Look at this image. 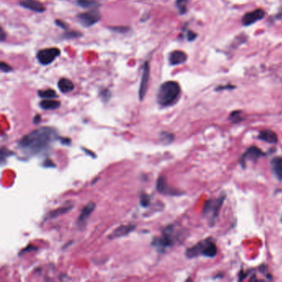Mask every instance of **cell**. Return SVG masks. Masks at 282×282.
Segmentation results:
<instances>
[{
    "mask_svg": "<svg viewBox=\"0 0 282 282\" xmlns=\"http://www.w3.org/2000/svg\"><path fill=\"white\" fill-rule=\"evenodd\" d=\"M157 190L161 194L164 195H178L180 193L177 192V190H174L172 188L168 186V184L166 183V181L164 177H159L157 181Z\"/></svg>",
    "mask_w": 282,
    "mask_h": 282,
    "instance_id": "4fadbf2b",
    "label": "cell"
},
{
    "mask_svg": "<svg viewBox=\"0 0 282 282\" xmlns=\"http://www.w3.org/2000/svg\"><path fill=\"white\" fill-rule=\"evenodd\" d=\"M230 120H232L233 122H239V121H241V112H233V114L230 115Z\"/></svg>",
    "mask_w": 282,
    "mask_h": 282,
    "instance_id": "f1b7e54d",
    "label": "cell"
},
{
    "mask_svg": "<svg viewBox=\"0 0 282 282\" xmlns=\"http://www.w3.org/2000/svg\"><path fill=\"white\" fill-rule=\"evenodd\" d=\"M271 171L279 181H282V158H275L271 161Z\"/></svg>",
    "mask_w": 282,
    "mask_h": 282,
    "instance_id": "ac0fdd59",
    "label": "cell"
},
{
    "mask_svg": "<svg viewBox=\"0 0 282 282\" xmlns=\"http://www.w3.org/2000/svg\"><path fill=\"white\" fill-rule=\"evenodd\" d=\"M150 80V64L148 61H145L142 65V73H141V83L139 86V96L140 101H143L145 95L147 94L148 84Z\"/></svg>",
    "mask_w": 282,
    "mask_h": 282,
    "instance_id": "52a82bcc",
    "label": "cell"
},
{
    "mask_svg": "<svg viewBox=\"0 0 282 282\" xmlns=\"http://www.w3.org/2000/svg\"><path fill=\"white\" fill-rule=\"evenodd\" d=\"M95 209V203H93V202H90V203H88L86 206L84 207V209H82L81 213L80 215L79 219H78V221H77V223L78 224H83L84 222H86V220L89 219L90 215L92 214V212L94 211V209Z\"/></svg>",
    "mask_w": 282,
    "mask_h": 282,
    "instance_id": "9a60e30c",
    "label": "cell"
},
{
    "mask_svg": "<svg viewBox=\"0 0 282 282\" xmlns=\"http://www.w3.org/2000/svg\"><path fill=\"white\" fill-rule=\"evenodd\" d=\"M2 33V34H1V41L3 42V41H5L6 39V33L4 30H3V28H2V33Z\"/></svg>",
    "mask_w": 282,
    "mask_h": 282,
    "instance_id": "1f68e13d",
    "label": "cell"
},
{
    "mask_svg": "<svg viewBox=\"0 0 282 282\" xmlns=\"http://www.w3.org/2000/svg\"><path fill=\"white\" fill-rule=\"evenodd\" d=\"M150 203H151V197L147 194H142L140 197V203L141 206H149Z\"/></svg>",
    "mask_w": 282,
    "mask_h": 282,
    "instance_id": "d4e9b609",
    "label": "cell"
},
{
    "mask_svg": "<svg viewBox=\"0 0 282 282\" xmlns=\"http://www.w3.org/2000/svg\"><path fill=\"white\" fill-rule=\"evenodd\" d=\"M38 95L39 97L43 99H47V100H51V99L57 98V92L54 90L52 89H48V90H39L38 91Z\"/></svg>",
    "mask_w": 282,
    "mask_h": 282,
    "instance_id": "44dd1931",
    "label": "cell"
},
{
    "mask_svg": "<svg viewBox=\"0 0 282 282\" xmlns=\"http://www.w3.org/2000/svg\"><path fill=\"white\" fill-rule=\"evenodd\" d=\"M265 14L266 13L263 9L258 8L256 10H253V11L249 12V13L245 14L242 18V24L245 25V26H249V25L253 24L256 22H258L261 19H263Z\"/></svg>",
    "mask_w": 282,
    "mask_h": 282,
    "instance_id": "9c48e42d",
    "label": "cell"
},
{
    "mask_svg": "<svg viewBox=\"0 0 282 282\" xmlns=\"http://www.w3.org/2000/svg\"><path fill=\"white\" fill-rule=\"evenodd\" d=\"M264 152L261 151L258 147H251L247 150V152L242 155L241 158V164L244 166L247 161H256L260 157L264 156Z\"/></svg>",
    "mask_w": 282,
    "mask_h": 282,
    "instance_id": "8fae6325",
    "label": "cell"
},
{
    "mask_svg": "<svg viewBox=\"0 0 282 282\" xmlns=\"http://www.w3.org/2000/svg\"><path fill=\"white\" fill-rule=\"evenodd\" d=\"M57 139V133L54 128L42 127L24 136L19 145L25 154L36 156L49 149Z\"/></svg>",
    "mask_w": 282,
    "mask_h": 282,
    "instance_id": "6da1fadb",
    "label": "cell"
},
{
    "mask_svg": "<svg viewBox=\"0 0 282 282\" xmlns=\"http://www.w3.org/2000/svg\"><path fill=\"white\" fill-rule=\"evenodd\" d=\"M169 63L171 65H181L187 60V55L182 51H174L169 55Z\"/></svg>",
    "mask_w": 282,
    "mask_h": 282,
    "instance_id": "7c38bea8",
    "label": "cell"
},
{
    "mask_svg": "<svg viewBox=\"0 0 282 282\" xmlns=\"http://www.w3.org/2000/svg\"><path fill=\"white\" fill-rule=\"evenodd\" d=\"M196 33H194L192 31H189L187 33V39L189 41H193L194 39H196Z\"/></svg>",
    "mask_w": 282,
    "mask_h": 282,
    "instance_id": "4dcf8cb0",
    "label": "cell"
},
{
    "mask_svg": "<svg viewBox=\"0 0 282 282\" xmlns=\"http://www.w3.org/2000/svg\"><path fill=\"white\" fill-rule=\"evenodd\" d=\"M136 226L132 225V224L120 226L109 235V239H118V238H121V237L126 236V235L129 234L131 232H133Z\"/></svg>",
    "mask_w": 282,
    "mask_h": 282,
    "instance_id": "5bb4252c",
    "label": "cell"
},
{
    "mask_svg": "<svg viewBox=\"0 0 282 282\" xmlns=\"http://www.w3.org/2000/svg\"><path fill=\"white\" fill-rule=\"evenodd\" d=\"M100 96H101V100L104 101V102H108L109 99L111 98V93L108 89H104L100 93Z\"/></svg>",
    "mask_w": 282,
    "mask_h": 282,
    "instance_id": "4316f807",
    "label": "cell"
},
{
    "mask_svg": "<svg viewBox=\"0 0 282 282\" xmlns=\"http://www.w3.org/2000/svg\"><path fill=\"white\" fill-rule=\"evenodd\" d=\"M81 37L82 33L79 31H66L65 33H63L61 38L64 40H73Z\"/></svg>",
    "mask_w": 282,
    "mask_h": 282,
    "instance_id": "7402d4cb",
    "label": "cell"
},
{
    "mask_svg": "<svg viewBox=\"0 0 282 282\" xmlns=\"http://www.w3.org/2000/svg\"><path fill=\"white\" fill-rule=\"evenodd\" d=\"M258 139L271 144H276L278 141L277 133L271 130L262 131L258 135Z\"/></svg>",
    "mask_w": 282,
    "mask_h": 282,
    "instance_id": "e0dca14e",
    "label": "cell"
},
{
    "mask_svg": "<svg viewBox=\"0 0 282 282\" xmlns=\"http://www.w3.org/2000/svg\"><path fill=\"white\" fill-rule=\"evenodd\" d=\"M71 208H72V205H71V206L61 207L60 209H57L54 211L51 212L48 216H49L50 219L58 217L59 215H63V214H65L66 212L70 211Z\"/></svg>",
    "mask_w": 282,
    "mask_h": 282,
    "instance_id": "603a6c76",
    "label": "cell"
},
{
    "mask_svg": "<svg viewBox=\"0 0 282 282\" xmlns=\"http://www.w3.org/2000/svg\"><path fill=\"white\" fill-rule=\"evenodd\" d=\"M173 227L170 226L163 231L162 235L159 238H155L152 242V246L158 248L159 252L165 251V249L171 247L174 244Z\"/></svg>",
    "mask_w": 282,
    "mask_h": 282,
    "instance_id": "277c9868",
    "label": "cell"
},
{
    "mask_svg": "<svg viewBox=\"0 0 282 282\" xmlns=\"http://www.w3.org/2000/svg\"><path fill=\"white\" fill-rule=\"evenodd\" d=\"M40 120H41V116L40 115H36L33 122H35V123H38V122H40Z\"/></svg>",
    "mask_w": 282,
    "mask_h": 282,
    "instance_id": "d6a6232c",
    "label": "cell"
},
{
    "mask_svg": "<svg viewBox=\"0 0 282 282\" xmlns=\"http://www.w3.org/2000/svg\"><path fill=\"white\" fill-rule=\"evenodd\" d=\"M60 103L59 101H52V100H44L40 103V107L45 110H54L60 107Z\"/></svg>",
    "mask_w": 282,
    "mask_h": 282,
    "instance_id": "d6986e66",
    "label": "cell"
},
{
    "mask_svg": "<svg viewBox=\"0 0 282 282\" xmlns=\"http://www.w3.org/2000/svg\"><path fill=\"white\" fill-rule=\"evenodd\" d=\"M109 29L114 31L115 33H127V32L130 30L128 27H109Z\"/></svg>",
    "mask_w": 282,
    "mask_h": 282,
    "instance_id": "83f0119b",
    "label": "cell"
},
{
    "mask_svg": "<svg viewBox=\"0 0 282 282\" xmlns=\"http://www.w3.org/2000/svg\"><path fill=\"white\" fill-rule=\"evenodd\" d=\"M181 93V89L177 81H168L161 85L157 95V101L161 107H168L177 102Z\"/></svg>",
    "mask_w": 282,
    "mask_h": 282,
    "instance_id": "7a4b0ae2",
    "label": "cell"
},
{
    "mask_svg": "<svg viewBox=\"0 0 282 282\" xmlns=\"http://www.w3.org/2000/svg\"><path fill=\"white\" fill-rule=\"evenodd\" d=\"M217 247L215 242L212 241L211 239H206L189 248L185 254L189 258H196L200 254L208 258H214L217 254Z\"/></svg>",
    "mask_w": 282,
    "mask_h": 282,
    "instance_id": "3957f363",
    "label": "cell"
},
{
    "mask_svg": "<svg viewBox=\"0 0 282 282\" xmlns=\"http://www.w3.org/2000/svg\"><path fill=\"white\" fill-rule=\"evenodd\" d=\"M0 69L1 71L3 73H10L14 71V69L11 65H8V63L4 62V61H1L0 63Z\"/></svg>",
    "mask_w": 282,
    "mask_h": 282,
    "instance_id": "484cf974",
    "label": "cell"
},
{
    "mask_svg": "<svg viewBox=\"0 0 282 282\" xmlns=\"http://www.w3.org/2000/svg\"><path fill=\"white\" fill-rule=\"evenodd\" d=\"M57 86H58V89L60 90V92L63 93V94L71 93L75 89V84H74L73 82L67 78H61V79L59 80V81L57 83Z\"/></svg>",
    "mask_w": 282,
    "mask_h": 282,
    "instance_id": "2e32d148",
    "label": "cell"
},
{
    "mask_svg": "<svg viewBox=\"0 0 282 282\" xmlns=\"http://www.w3.org/2000/svg\"><path fill=\"white\" fill-rule=\"evenodd\" d=\"M19 5L38 14H42L46 11V8L43 5V3H41L38 0H20Z\"/></svg>",
    "mask_w": 282,
    "mask_h": 282,
    "instance_id": "30bf717a",
    "label": "cell"
},
{
    "mask_svg": "<svg viewBox=\"0 0 282 282\" xmlns=\"http://www.w3.org/2000/svg\"><path fill=\"white\" fill-rule=\"evenodd\" d=\"M60 50L57 47H49L38 51L37 59L42 65H48L54 62L57 57H60Z\"/></svg>",
    "mask_w": 282,
    "mask_h": 282,
    "instance_id": "8992f818",
    "label": "cell"
},
{
    "mask_svg": "<svg viewBox=\"0 0 282 282\" xmlns=\"http://www.w3.org/2000/svg\"><path fill=\"white\" fill-rule=\"evenodd\" d=\"M281 221H282V218H281Z\"/></svg>",
    "mask_w": 282,
    "mask_h": 282,
    "instance_id": "836d02e7",
    "label": "cell"
},
{
    "mask_svg": "<svg viewBox=\"0 0 282 282\" xmlns=\"http://www.w3.org/2000/svg\"><path fill=\"white\" fill-rule=\"evenodd\" d=\"M224 198L225 196H222L217 200L208 201L203 209V214L209 215L210 219L215 220V218L217 217L218 212L220 211V207L222 206Z\"/></svg>",
    "mask_w": 282,
    "mask_h": 282,
    "instance_id": "ba28073f",
    "label": "cell"
},
{
    "mask_svg": "<svg viewBox=\"0 0 282 282\" xmlns=\"http://www.w3.org/2000/svg\"><path fill=\"white\" fill-rule=\"evenodd\" d=\"M76 3L77 5L85 9L98 8L100 6V3L97 0H76Z\"/></svg>",
    "mask_w": 282,
    "mask_h": 282,
    "instance_id": "ffe728a7",
    "label": "cell"
},
{
    "mask_svg": "<svg viewBox=\"0 0 282 282\" xmlns=\"http://www.w3.org/2000/svg\"><path fill=\"white\" fill-rule=\"evenodd\" d=\"M102 15L98 8H93L85 13H81L76 16L80 24L84 27H90L98 23L101 20Z\"/></svg>",
    "mask_w": 282,
    "mask_h": 282,
    "instance_id": "5b68a950",
    "label": "cell"
},
{
    "mask_svg": "<svg viewBox=\"0 0 282 282\" xmlns=\"http://www.w3.org/2000/svg\"><path fill=\"white\" fill-rule=\"evenodd\" d=\"M55 23H56V25L58 26V27L62 28L63 30L66 31L68 30V28H69V25H68L67 22H64V21L60 20V19H57Z\"/></svg>",
    "mask_w": 282,
    "mask_h": 282,
    "instance_id": "f546056e",
    "label": "cell"
},
{
    "mask_svg": "<svg viewBox=\"0 0 282 282\" xmlns=\"http://www.w3.org/2000/svg\"><path fill=\"white\" fill-rule=\"evenodd\" d=\"M188 0H177L176 5H177L178 10L181 14H184L187 11Z\"/></svg>",
    "mask_w": 282,
    "mask_h": 282,
    "instance_id": "cb8c5ba5",
    "label": "cell"
}]
</instances>
